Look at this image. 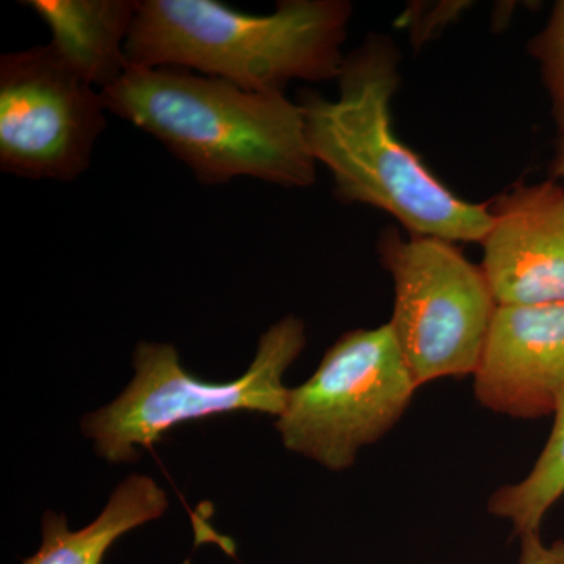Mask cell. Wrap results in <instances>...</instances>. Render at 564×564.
Listing matches in <instances>:
<instances>
[{"label":"cell","instance_id":"6da1fadb","mask_svg":"<svg viewBox=\"0 0 564 564\" xmlns=\"http://www.w3.org/2000/svg\"><path fill=\"white\" fill-rule=\"evenodd\" d=\"M399 62L392 40L369 36L345 55L334 101L314 91L300 96L314 159L332 174L344 203L388 212L411 236L481 243L492 225L488 204L452 192L393 132Z\"/></svg>","mask_w":564,"mask_h":564},{"label":"cell","instance_id":"7a4b0ae2","mask_svg":"<svg viewBox=\"0 0 564 564\" xmlns=\"http://www.w3.org/2000/svg\"><path fill=\"white\" fill-rule=\"evenodd\" d=\"M101 93L109 113L158 140L199 184L251 177L306 188L317 177L303 111L285 93L181 68H129Z\"/></svg>","mask_w":564,"mask_h":564},{"label":"cell","instance_id":"3957f363","mask_svg":"<svg viewBox=\"0 0 564 564\" xmlns=\"http://www.w3.org/2000/svg\"><path fill=\"white\" fill-rule=\"evenodd\" d=\"M350 18L345 0H282L270 14L218 0H139L126 57L129 68H181L285 93L291 82L337 79Z\"/></svg>","mask_w":564,"mask_h":564},{"label":"cell","instance_id":"277c9868","mask_svg":"<svg viewBox=\"0 0 564 564\" xmlns=\"http://www.w3.org/2000/svg\"><path fill=\"white\" fill-rule=\"evenodd\" d=\"M304 345L306 326L288 315L262 334L242 377L212 383L182 367L174 345L140 343L133 350L131 384L107 406L85 415L82 432L106 462L131 463L139 458L137 448L158 443L180 423L240 411L278 417L291 389L284 375Z\"/></svg>","mask_w":564,"mask_h":564},{"label":"cell","instance_id":"5b68a950","mask_svg":"<svg viewBox=\"0 0 564 564\" xmlns=\"http://www.w3.org/2000/svg\"><path fill=\"white\" fill-rule=\"evenodd\" d=\"M417 389L389 323L355 329L329 347L310 380L289 389L276 430L288 451L340 473L391 432Z\"/></svg>","mask_w":564,"mask_h":564},{"label":"cell","instance_id":"8992f818","mask_svg":"<svg viewBox=\"0 0 564 564\" xmlns=\"http://www.w3.org/2000/svg\"><path fill=\"white\" fill-rule=\"evenodd\" d=\"M378 250L393 281L389 325L417 388L473 377L497 310L481 267L440 237L386 231Z\"/></svg>","mask_w":564,"mask_h":564},{"label":"cell","instance_id":"52a82bcc","mask_svg":"<svg viewBox=\"0 0 564 564\" xmlns=\"http://www.w3.org/2000/svg\"><path fill=\"white\" fill-rule=\"evenodd\" d=\"M102 93L52 44L0 57V170L73 182L90 169L107 128Z\"/></svg>","mask_w":564,"mask_h":564},{"label":"cell","instance_id":"ba28073f","mask_svg":"<svg viewBox=\"0 0 564 564\" xmlns=\"http://www.w3.org/2000/svg\"><path fill=\"white\" fill-rule=\"evenodd\" d=\"M473 378L492 413L554 417L564 402V303L497 306Z\"/></svg>","mask_w":564,"mask_h":564},{"label":"cell","instance_id":"9c48e42d","mask_svg":"<svg viewBox=\"0 0 564 564\" xmlns=\"http://www.w3.org/2000/svg\"><path fill=\"white\" fill-rule=\"evenodd\" d=\"M488 206L480 267L497 306L564 303L563 185H514Z\"/></svg>","mask_w":564,"mask_h":564},{"label":"cell","instance_id":"30bf717a","mask_svg":"<svg viewBox=\"0 0 564 564\" xmlns=\"http://www.w3.org/2000/svg\"><path fill=\"white\" fill-rule=\"evenodd\" d=\"M139 0H28L51 44L88 84L107 90L129 69L126 43Z\"/></svg>","mask_w":564,"mask_h":564},{"label":"cell","instance_id":"8fae6325","mask_svg":"<svg viewBox=\"0 0 564 564\" xmlns=\"http://www.w3.org/2000/svg\"><path fill=\"white\" fill-rule=\"evenodd\" d=\"M169 508V497L148 475H131L111 494L102 513L82 530H69L63 514L47 511L43 543L22 564H102L107 551L126 533L155 521Z\"/></svg>","mask_w":564,"mask_h":564},{"label":"cell","instance_id":"7c38bea8","mask_svg":"<svg viewBox=\"0 0 564 564\" xmlns=\"http://www.w3.org/2000/svg\"><path fill=\"white\" fill-rule=\"evenodd\" d=\"M564 497V402L554 426L530 473L521 481L492 494L489 513L510 522L516 536L541 532L545 516Z\"/></svg>","mask_w":564,"mask_h":564},{"label":"cell","instance_id":"4fadbf2b","mask_svg":"<svg viewBox=\"0 0 564 564\" xmlns=\"http://www.w3.org/2000/svg\"><path fill=\"white\" fill-rule=\"evenodd\" d=\"M529 47L534 61L540 63L556 132L558 137L564 135V0L555 2L547 24L530 41Z\"/></svg>","mask_w":564,"mask_h":564},{"label":"cell","instance_id":"5bb4252c","mask_svg":"<svg viewBox=\"0 0 564 564\" xmlns=\"http://www.w3.org/2000/svg\"><path fill=\"white\" fill-rule=\"evenodd\" d=\"M518 564H564V540L544 543L541 532L519 536Z\"/></svg>","mask_w":564,"mask_h":564},{"label":"cell","instance_id":"9a60e30c","mask_svg":"<svg viewBox=\"0 0 564 564\" xmlns=\"http://www.w3.org/2000/svg\"><path fill=\"white\" fill-rule=\"evenodd\" d=\"M555 180H564V135L560 137L554 161Z\"/></svg>","mask_w":564,"mask_h":564}]
</instances>
